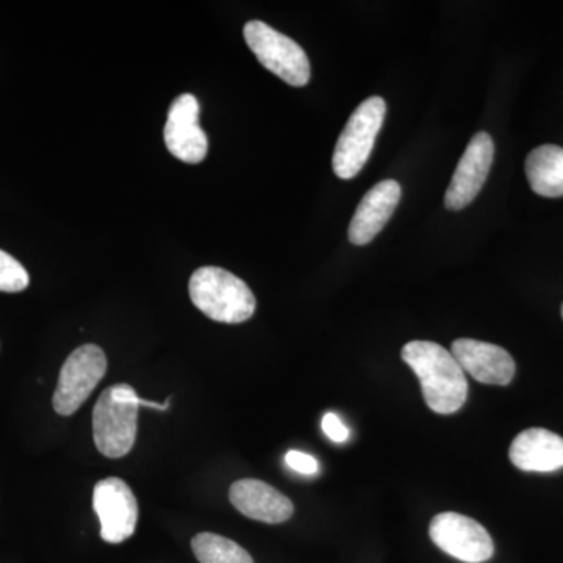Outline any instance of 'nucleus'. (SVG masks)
I'll return each instance as SVG.
<instances>
[{
  "mask_svg": "<svg viewBox=\"0 0 563 563\" xmlns=\"http://www.w3.org/2000/svg\"><path fill=\"white\" fill-rule=\"evenodd\" d=\"M402 361L420 379L422 398L432 412H457L468 396L465 372L450 351L433 342L407 343L401 352Z\"/></svg>",
  "mask_w": 563,
  "mask_h": 563,
  "instance_id": "obj_1",
  "label": "nucleus"
},
{
  "mask_svg": "<svg viewBox=\"0 0 563 563\" xmlns=\"http://www.w3.org/2000/svg\"><path fill=\"white\" fill-rule=\"evenodd\" d=\"M172 398L165 402L140 398L129 384L107 388L99 396L92 410V437L99 453L109 459H121L131 453L139 432L140 406L155 410H168Z\"/></svg>",
  "mask_w": 563,
  "mask_h": 563,
  "instance_id": "obj_2",
  "label": "nucleus"
},
{
  "mask_svg": "<svg viewBox=\"0 0 563 563\" xmlns=\"http://www.w3.org/2000/svg\"><path fill=\"white\" fill-rule=\"evenodd\" d=\"M196 309L224 324H240L252 318L257 307L254 292L240 277L218 266H202L188 285Z\"/></svg>",
  "mask_w": 563,
  "mask_h": 563,
  "instance_id": "obj_3",
  "label": "nucleus"
},
{
  "mask_svg": "<svg viewBox=\"0 0 563 563\" xmlns=\"http://www.w3.org/2000/svg\"><path fill=\"white\" fill-rule=\"evenodd\" d=\"M385 113L387 103L373 96L351 114L333 151L332 168L339 179L351 180L362 172L383 129Z\"/></svg>",
  "mask_w": 563,
  "mask_h": 563,
  "instance_id": "obj_4",
  "label": "nucleus"
},
{
  "mask_svg": "<svg viewBox=\"0 0 563 563\" xmlns=\"http://www.w3.org/2000/svg\"><path fill=\"white\" fill-rule=\"evenodd\" d=\"M244 40L266 69L291 87H306L310 80V62L306 51L290 36L262 21L244 25Z\"/></svg>",
  "mask_w": 563,
  "mask_h": 563,
  "instance_id": "obj_5",
  "label": "nucleus"
},
{
  "mask_svg": "<svg viewBox=\"0 0 563 563\" xmlns=\"http://www.w3.org/2000/svg\"><path fill=\"white\" fill-rule=\"evenodd\" d=\"M107 373V355L98 344H84L70 352L62 366L52 406L62 417H70L84 406Z\"/></svg>",
  "mask_w": 563,
  "mask_h": 563,
  "instance_id": "obj_6",
  "label": "nucleus"
},
{
  "mask_svg": "<svg viewBox=\"0 0 563 563\" xmlns=\"http://www.w3.org/2000/svg\"><path fill=\"white\" fill-rule=\"evenodd\" d=\"M429 536L443 553L465 563L490 561L495 544L490 533L473 518L455 512L435 515L429 526Z\"/></svg>",
  "mask_w": 563,
  "mask_h": 563,
  "instance_id": "obj_7",
  "label": "nucleus"
},
{
  "mask_svg": "<svg viewBox=\"0 0 563 563\" xmlns=\"http://www.w3.org/2000/svg\"><path fill=\"white\" fill-rule=\"evenodd\" d=\"M92 507L101 521L103 542L118 544L131 539L139 525V503L132 488L120 477L99 481Z\"/></svg>",
  "mask_w": 563,
  "mask_h": 563,
  "instance_id": "obj_8",
  "label": "nucleus"
},
{
  "mask_svg": "<svg viewBox=\"0 0 563 563\" xmlns=\"http://www.w3.org/2000/svg\"><path fill=\"white\" fill-rule=\"evenodd\" d=\"M495 143L487 132H479L470 141L455 168L453 179L444 195V207L459 211L468 207L483 190L490 173Z\"/></svg>",
  "mask_w": 563,
  "mask_h": 563,
  "instance_id": "obj_9",
  "label": "nucleus"
},
{
  "mask_svg": "<svg viewBox=\"0 0 563 563\" xmlns=\"http://www.w3.org/2000/svg\"><path fill=\"white\" fill-rule=\"evenodd\" d=\"M198 99L192 95H181L169 107L165 125V143L174 157L190 165L201 163L209 151V140L199 125Z\"/></svg>",
  "mask_w": 563,
  "mask_h": 563,
  "instance_id": "obj_10",
  "label": "nucleus"
},
{
  "mask_svg": "<svg viewBox=\"0 0 563 563\" xmlns=\"http://www.w3.org/2000/svg\"><path fill=\"white\" fill-rule=\"evenodd\" d=\"M451 354L477 383L509 385L515 376L514 357L504 347L479 340L459 339L451 346Z\"/></svg>",
  "mask_w": 563,
  "mask_h": 563,
  "instance_id": "obj_11",
  "label": "nucleus"
},
{
  "mask_svg": "<svg viewBox=\"0 0 563 563\" xmlns=\"http://www.w3.org/2000/svg\"><path fill=\"white\" fill-rule=\"evenodd\" d=\"M401 185L396 180H383L363 196L352 217L347 239L355 246L372 243L385 224L390 221L401 201Z\"/></svg>",
  "mask_w": 563,
  "mask_h": 563,
  "instance_id": "obj_12",
  "label": "nucleus"
},
{
  "mask_svg": "<svg viewBox=\"0 0 563 563\" xmlns=\"http://www.w3.org/2000/svg\"><path fill=\"white\" fill-rule=\"evenodd\" d=\"M232 506L251 520L280 525L290 520L295 506L284 493L258 479H242L229 490Z\"/></svg>",
  "mask_w": 563,
  "mask_h": 563,
  "instance_id": "obj_13",
  "label": "nucleus"
},
{
  "mask_svg": "<svg viewBox=\"0 0 563 563\" xmlns=\"http://www.w3.org/2000/svg\"><path fill=\"white\" fill-rule=\"evenodd\" d=\"M509 457L521 472H558L563 468V439L547 429H528L510 444Z\"/></svg>",
  "mask_w": 563,
  "mask_h": 563,
  "instance_id": "obj_14",
  "label": "nucleus"
},
{
  "mask_svg": "<svg viewBox=\"0 0 563 563\" xmlns=\"http://www.w3.org/2000/svg\"><path fill=\"white\" fill-rule=\"evenodd\" d=\"M525 172L536 195L543 198H562L563 147L555 144L536 147L526 157Z\"/></svg>",
  "mask_w": 563,
  "mask_h": 563,
  "instance_id": "obj_15",
  "label": "nucleus"
},
{
  "mask_svg": "<svg viewBox=\"0 0 563 563\" xmlns=\"http://www.w3.org/2000/svg\"><path fill=\"white\" fill-rule=\"evenodd\" d=\"M191 550L199 563H254L244 548L218 533L201 532L192 537Z\"/></svg>",
  "mask_w": 563,
  "mask_h": 563,
  "instance_id": "obj_16",
  "label": "nucleus"
},
{
  "mask_svg": "<svg viewBox=\"0 0 563 563\" xmlns=\"http://www.w3.org/2000/svg\"><path fill=\"white\" fill-rule=\"evenodd\" d=\"M31 284V277L16 258L0 250V291L20 292Z\"/></svg>",
  "mask_w": 563,
  "mask_h": 563,
  "instance_id": "obj_17",
  "label": "nucleus"
},
{
  "mask_svg": "<svg viewBox=\"0 0 563 563\" xmlns=\"http://www.w3.org/2000/svg\"><path fill=\"white\" fill-rule=\"evenodd\" d=\"M285 462H287L292 472L306 474V476H313V474L318 473L317 459L310 454L302 453V451H288L287 455H285Z\"/></svg>",
  "mask_w": 563,
  "mask_h": 563,
  "instance_id": "obj_18",
  "label": "nucleus"
},
{
  "mask_svg": "<svg viewBox=\"0 0 563 563\" xmlns=\"http://www.w3.org/2000/svg\"><path fill=\"white\" fill-rule=\"evenodd\" d=\"M322 431L333 443H344L350 439V431L335 413H325L322 418Z\"/></svg>",
  "mask_w": 563,
  "mask_h": 563,
  "instance_id": "obj_19",
  "label": "nucleus"
},
{
  "mask_svg": "<svg viewBox=\"0 0 563 563\" xmlns=\"http://www.w3.org/2000/svg\"><path fill=\"white\" fill-rule=\"evenodd\" d=\"M562 318H563V306H562Z\"/></svg>",
  "mask_w": 563,
  "mask_h": 563,
  "instance_id": "obj_20",
  "label": "nucleus"
}]
</instances>
